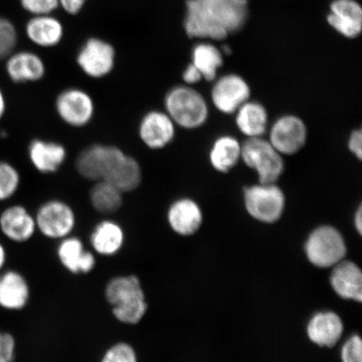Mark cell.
I'll return each mask as SVG.
<instances>
[{"label": "cell", "instance_id": "cell-1", "mask_svg": "<svg viewBox=\"0 0 362 362\" xmlns=\"http://www.w3.org/2000/svg\"><path fill=\"white\" fill-rule=\"evenodd\" d=\"M248 0H187L185 29L189 37L223 40L243 28Z\"/></svg>", "mask_w": 362, "mask_h": 362}, {"label": "cell", "instance_id": "cell-2", "mask_svg": "<svg viewBox=\"0 0 362 362\" xmlns=\"http://www.w3.org/2000/svg\"><path fill=\"white\" fill-rule=\"evenodd\" d=\"M103 296L117 322L135 327L146 318L148 303L139 276L134 274L113 276L107 281Z\"/></svg>", "mask_w": 362, "mask_h": 362}, {"label": "cell", "instance_id": "cell-3", "mask_svg": "<svg viewBox=\"0 0 362 362\" xmlns=\"http://www.w3.org/2000/svg\"><path fill=\"white\" fill-rule=\"evenodd\" d=\"M163 105L177 128L187 130L201 128L209 116L205 98L191 86L176 85L167 90Z\"/></svg>", "mask_w": 362, "mask_h": 362}, {"label": "cell", "instance_id": "cell-4", "mask_svg": "<svg viewBox=\"0 0 362 362\" xmlns=\"http://www.w3.org/2000/svg\"><path fill=\"white\" fill-rule=\"evenodd\" d=\"M35 215L37 233L52 241L74 235L78 225L75 209L60 198H51L38 206Z\"/></svg>", "mask_w": 362, "mask_h": 362}, {"label": "cell", "instance_id": "cell-5", "mask_svg": "<svg viewBox=\"0 0 362 362\" xmlns=\"http://www.w3.org/2000/svg\"><path fill=\"white\" fill-rule=\"evenodd\" d=\"M241 160L256 172L259 183H276L284 174L283 156L262 137L249 138L242 144Z\"/></svg>", "mask_w": 362, "mask_h": 362}, {"label": "cell", "instance_id": "cell-6", "mask_svg": "<svg viewBox=\"0 0 362 362\" xmlns=\"http://www.w3.org/2000/svg\"><path fill=\"white\" fill-rule=\"evenodd\" d=\"M54 108L59 119L72 129L88 127L96 115V103L88 90L69 87L57 95Z\"/></svg>", "mask_w": 362, "mask_h": 362}, {"label": "cell", "instance_id": "cell-7", "mask_svg": "<svg viewBox=\"0 0 362 362\" xmlns=\"http://www.w3.org/2000/svg\"><path fill=\"white\" fill-rule=\"evenodd\" d=\"M244 205L248 214L264 223H274L284 214V193L276 183H259L243 189Z\"/></svg>", "mask_w": 362, "mask_h": 362}, {"label": "cell", "instance_id": "cell-8", "mask_svg": "<svg viewBox=\"0 0 362 362\" xmlns=\"http://www.w3.org/2000/svg\"><path fill=\"white\" fill-rule=\"evenodd\" d=\"M125 153L113 144H93L76 156L75 168L81 178L90 182L104 180Z\"/></svg>", "mask_w": 362, "mask_h": 362}, {"label": "cell", "instance_id": "cell-9", "mask_svg": "<svg viewBox=\"0 0 362 362\" xmlns=\"http://www.w3.org/2000/svg\"><path fill=\"white\" fill-rule=\"evenodd\" d=\"M305 252L312 264L319 268H330L345 257V240L333 226H321L310 233L305 243Z\"/></svg>", "mask_w": 362, "mask_h": 362}, {"label": "cell", "instance_id": "cell-10", "mask_svg": "<svg viewBox=\"0 0 362 362\" xmlns=\"http://www.w3.org/2000/svg\"><path fill=\"white\" fill-rule=\"evenodd\" d=\"M177 127L164 110L144 112L138 124V137L144 146L153 151H162L174 141Z\"/></svg>", "mask_w": 362, "mask_h": 362}, {"label": "cell", "instance_id": "cell-11", "mask_svg": "<svg viewBox=\"0 0 362 362\" xmlns=\"http://www.w3.org/2000/svg\"><path fill=\"white\" fill-rule=\"evenodd\" d=\"M116 52L110 43L98 38H90L81 48L76 63L88 78L103 79L115 69Z\"/></svg>", "mask_w": 362, "mask_h": 362}, {"label": "cell", "instance_id": "cell-12", "mask_svg": "<svg viewBox=\"0 0 362 362\" xmlns=\"http://www.w3.org/2000/svg\"><path fill=\"white\" fill-rule=\"evenodd\" d=\"M307 138L305 122L296 115H284L272 125L269 141L282 156H293L305 147Z\"/></svg>", "mask_w": 362, "mask_h": 362}, {"label": "cell", "instance_id": "cell-13", "mask_svg": "<svg viewBox=\"0 0 362 362\" xmlns=\"http://www.w3.org/2000/svg\"><path fill=\"white\" fill-rule=\"evenodd\" d=\"M56 255L59 264L72 275L92 274L97 267L98 256L74 234L57 242Z\"/></svg>", "mask_w": 362, "mask_h": 362}, {"label": "cell", "instance_id": "cell-14", "mask_svg": "<svg viewBox=\"0 0 362 362\" xmlns=\"http://www.w3.org/2000/svg\"><path fill=\"white\" fill-rule=\"evenodd\" d=\"M211 96L217 110L225 115H233L249 100L251 89L242 76L229 74L216 81Z\"/></svg>", "mask_w": 362, "mask_h": 362}, {"label": "cell", "instance_id": "cell-15", "mask_svg": "<svg viewBox=\"0 0 362 362\" xmlns=\"http://www.w3.org/2000/svg\"><path fill=\"white\" fill-rule=\"evenodd\" d=\"M125 243L124 226L110 216L98 221L89 235L90 249L99 257H113L119 255Z\"/></svg>", "mask_w": 362, "mask_h": 362}, {"label": "cell", "instance_id": "cell-16", "mask_svg": "<svg viewBox=\"0 0 362 362\" xmlns=\"http://www.w3.org/2000/svg\"><path fill=\"white\" fill-rule=\"evenodd\" d=\"M166 221L172 232L179 236H192L201 228L203 223L202 208L192 198L175 199L167 208Z\"/></svg>", "mask_w": 362, "mask_h": 362}, {"label": "cell", "instance_id": "cell-17", "mask_svg": "<svg viewBox=\"0 0 362 362\" xmlns=\"http://www.w3.org/2000/svg\"><path fill=\"white\" fill-rule=\"evenodd\" d=\"M27 152L30 164L42 175L57 173L65 165L68 157L64 144L42 138L31 140Z\"/></svg>", "mask_w": 362, "mask_h": 362}, {"label": "cell", "instance_id": "cell-18", "mask_svg": "<svg viewBox=\"0 0 362 362\" xmlns=\"http://www.w3.org/2000/svg\"><path fill=\"white\" fill-rule=\"evenodd\" d=\"M0 230L8 241L22 244L37 233L35 215L22 205H12L0 214Z\"/></svg>", "mask_w": 362, "mask_h": 362}, {"label": "cell", "instance_id": "cell-19", "mask_svg": "<svg viewBox=\"0 0 362 362\" xmlns=\"http://www.w3.org/2000/svg\"><path fill=\"white\" fill-rule=\"evenodd\" d=\"M31 289L28 280L13 269L0 273V308L7 311H21L28 306Z\"/></svg>", "mask_w": 362, "mask_h": 362}, {"label": "cell", "instance_id": "cell-20", "mask_svg": "<svg viewBox=\"0 0 362 362\" xmlns=\"http://www.w3.org/2000/svg\"><path fill=\"white\" fill-rule=\"evenodd\" d=\"M6 60V74L13 83H37L47 72L42 57L33 52H13Z\"/></svg>", "mask_w": 362, "mask_h": 362}, {"label": "cell", "instance_id": "cell-21", "mask_svg": "<svg viewBox=\"0 0 362 362\" xmlns=\"http://www.w3.org/2000/svg\"><path fill=\"white\" fill-rule=\"evenodd\" d=\"M330 10L329 24L338 33L348 38H356L361 34L362 10L355 0H336Z\"/></svg>", "mask_w": 362, "mask_h": 362}, {"label": "cell", "instance_id": "cell-22", "mask_svg": "<svg viewBox=\"0 0 362 362\" xmlns=\"http://www.w3.org/2000/svg\"><path fill=\"white\" fill-rule=\"evenodd\" d=\"M330 284L339 296L357 302L362 300V274L351 261H341L334 266Z\"/></svg>", "mask_w": 362, "mask_h": 362}, {"label": "cell", "instance_id": "cell-23", "mask_svg": "<svg viewBox=\"0 0 362 362\" xmlns=\"http://www.w3.org/2000/svg\"><path fill=\"white\" fill-rule=\"evenodd\" d=\"M342 320L334 312H320L312 317L307 333L310 341L320 346L333 347L343 334Z\"/></svg>", "mask_w": 362, "mask_h": 362}, {"label": "cell", "instance_id": "cell-24", "mask_svg": "<svg viewBox=\"0 0 362 362\" xmlns=\"http://www.w3.org/2000/svg\"><path fill=\"white\" fill-rule=\"evenodd\" d=\"M27 37L38 47L47 48L60 43L63 28L61 22L49 15L35 16L25 26Z\"/></svg>", "mask_w": 362, "mask_h": 362}, {"label": "cell", "instance_id": "cell-25", "mask_svg": "<svg viewBox=\"0 0 362 362\" xmlns=\"http://www.w3.org/2000/svg\"><path fill=\"white\" fill-rule=\"evenodd\" d=\"M89 202L98 214L110 216L123 207L124 193L105 180L93 182L88 193Z\"/></svg>", "mask_w": 362, "mask_h": 362}, {"label": "cell", "instance_id": "cell-26", "mask_svg": "<svg viewBox=\"0 0 362 362\" xmlns=\"http://www.w3.org/2000/svg\"><path fill=\"white\" fill-rule=\"evenodd\" d=\"M240 132L249 138L262 137L268 129V112L261 103L248 100L236 112Z\"/></svg>", "mask_w": 362, "mask_h": 362}, {"label": "cell", "instance_id": "cell-27", "mask_svg": "<svg viewBox=\"0 0 362 362\" xmlns=\"http://www.w3.org/2000/svg\"><path fill=\"white\" fill-rule=\"evenodd\" d=\"M143 169L140 163L126 153L104 180L115 185L122 192L126 194L139 189L143 182Z\"/></svg>", "mask_w": 362, "mask_h": 362}, {"label": "cell", "instance_id": "cell-28", "mask_svg": "<svg viewBox=\"0 0 362 362\" xmlns=\"http://www.w3.org/2000/svg\"><path fill=\"white\" fill-rule=\"evenodd\" d=\"M241 156L242 144L230 135L216 139L209 153L211 165L220 173H228L241 160Z\"/></svg>", "mask_w": 362, "mask_h": 362}, {"label": "cell", "instance_id": "cell-29", "mask_svg": "<svg viewBox=\"0 0 362 362\" xmlns=\"http://www.w3.org/2000/svg\"><path fill=\"white\" fill-rule=\"evenodd\" d=\"M192 64L200 71L203 79L211 81L216 79L217 71L223 64V54L214 45L199 44L192 52Z\"/></svg>", "mask_w": 362, "mask_h": 362}, {"label": "cell", "instance_id": "cell-30", "mask_svg": "<svg viewBox=\"0 0 362 362\" xmlns=\"http://www.w3.org/2000/svg\"><path fill=\"white\" fill-rule=\"evenodd\" d=\"M21 175L11 163L0 161V202L11 199L21 187Z\"/></svg>", "mask_w": 362, "mask_h": 362}, {"label": "cell", "instance_id": "cell-31", "mask_svg": "<svg viewBox=\"0 0 362 362\" xmlns=\"http://www.w3.org/2000/svg\"><path fill=\"white\" fill-rule=\"evenodd\" d=\"M99 362H139V354L132 344L119 341L103 351Z\"/></svg>", "mask_w": 362, "mask_h": 362}, {"label": "cell", "instance_id": "cell-32", "mask_svg": "<svg viewBox=\"0 0 362 362\" xmlns=\"http://www.w3.org/2000/svg\"><path fill=\"white\" fill-rule=\"evenodd\" d=\"M18 44V33L15 25L6 17L0 16V61L15 52Z\"/></svg>", "mask_w": 362, "mask_h": 362}, {"label": "cell", "instance_id": "cell-33", "mask_svg": "<svg viewBox=\"0 0 362 362\" xmlns=\"http://www.w3.org/2000/svg\"><path fill=\"white\" fill-rule=\"evenodd\" d=\"M23 8L34 16L49 15L57 10L59 0H21Z\"/></svg>", "mask_w": 362, "mask_h": 362}, {"label": "cell", "instance_id": "cell-34", "mask_svg": "<svg viewBox=\"0 0 362 362\" xmlns=\"http://www.w3.org/2000/svg\"><path fill=\"white\" fill-rule=\"evenodd\" d=\"M17 343L10 332L0 329V362H15Z\"/></svg>", "mask_w": 362, "mask_h": 362}, {"label": "cell", "instance_id": "cell-35", "mask_svg": "<svg viewBox=\"0 0 362 362\" xmlns=\"http://www.w3.org/2000/svg\"><path fill=\"white\" fill-rule=\"evenodd\" d=\"M342 362H362V342L357 334L344 344L341 350Z\"/></svg>", "mask_w": 362, "mask_h": 362}, {"label": "cell", "instance_id": "cell-36", "mask_svg": "<svg viewBox=\"0 0 362 362\" xmlns=\"http://www.w3.org/2000/svg\"><path fill=\"white\" fill-rule=\"evenodd\" d=\"M348 148L350 151L358 160L362 158V133L361 129H356L351 132L349 139H348Z\"/></svg>", "mask_w": 362, "mask_h": 362}, {"label": "cell", "instance_id": "cell-37", "mask_svg": "<svg viewBox=\"0 0 362 362\" xmlns=\"http://www.w3.org/2000/svg\"><path fill=\"white\" fill-rule=\"evenodd\" d=\"M182 79L185 85L193 87L194 85L200 83L203 79V76L200 71L191 63L183 71Z\"/></svg>", "mask_w": 362, "mask_h": 362}, {"label": "cell", "instance_id": "cell-38", "mask_svg": "<svg viewBox=\"0 0 362 362\" xmlns=\"http://www.w3.org/2000/svg\"><path fill=\"white\" fill-rule=\"evenodd\" d=\"M86 1L87 0H59V4L70 15H76L83 8Z\"/></svg>", "mask_w": 362, "mask_h": 362}, {"label": "cell", "instance_id": "cell-39", "mask_svg": "<svg viewBox=\"0 0 362 362\" xmlns=\"http://www.w3.org/2000/svg\"><path fill=\"white\" fill-rule=\"evenodd\" d=\"M8 260V252L6 247L0 242V273L4 270Z\"/></svg>", "mask_w": 362, "mask_h": 362}, {"label": "cell", "instance_id": "cell-40", "mask_svg": "<svg viewBox=\"0 0 362 362\" xmlns=\"http://www.w3.org/2000/svg\"><path fill=\"white\" fill-rule=\"evenodd\" d=\"M354 223L356 229L359 234L362 233V208L361 206L358 207V209L356 211L354 217Z\"/></svg>", "mask_w": 362, "mask_h": 362}, {"label": "cell", "instance_id": "cell-41", "mask_svg": "<svg viewBox=\"0 0 362 362\" xmlns=\"http://www.w3.org/2000/svg\"><path fill=\"white\" fill-rule=\"evenodd\" d=\"M6 98H4V93L2 92L1 88H0V120L2 119V117L6 113Z\"/></svg>", "mask_w": 362, "mask_h": 362}]
</instances>
